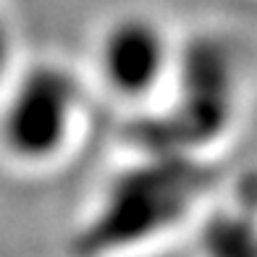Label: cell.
Returning a JSON list of instances; mask_svg holds the SVG:
<instances>
[{"label":"cell","instance_id":"cell-1","mask_svg":"<svg viewBox=\"0 0 257 257\" xmlns=\"http://www.w3.org/2000/svg\"><path fill=\"white\" fill-rule=\"evenodd\" d=\"M207 158L142 150L100 186L71 236L74 257H121L194 223L210 194Z\"/></svg>","mask_w":257,"mask_h":257},{"label":"cell","instance_id":"cell-2","mask_svg":"<svg viewBox=\"0 0 257 257\" xmlns=\"http://www.w3.org/2000/svg\"><path fill=\"white\" fill-rule=\"evenodd\" d=\"M89 84L53 55L24 58L0 87V160L21 173L58 168L87 123Z\"/></svg>","mask_w":257,"mask_h":257},{"label":"cell","instance_id":"cell-3","mask_svg":"<svg viewBox=\"0 0 257 257\" xmlns=\"http://www.w3.org/2000/svg\"><path fill=\"white\" fill-rule=\"evenodd\" d=\"M239 58L226 37L202 32L181 40L179 58L163 102V126L145 150L205 158L239 115Z\"/></svg>","mask_w":257,"mask_h":257},{"label":"cell","instance_id":"cell-4","mask_svg":"<svg viewBox=\"0 0 257 257\" xmlns=\"http://www.w3.org/2000/svg\"><path fill=\"white\" fill-rule=\"evenodd\" d=\"M181 40L147 11H121L105 21L92 48V76L115 102H158L171 84Z\"/></svg>","mask_w":257,"mask_h":257},{"label":"cell","instance_id":"cell-5","mask_svg":"<svg viewBox=\"0 0 257 257\" xmlns=\"http://www.w3.org/2000/svg\"><path fill=\"white\" fill-rule=\"evenodd\" d=\"M192 226L197 257H257V179L205 205Z\"/></svg>","mask_w":257,"mask_h":257},{"label":"cell","instance_id":"cell-6","mask_svg":"<svg viewBox=\"0 0 257 257\" xmlns=\"http://www.w3.org/2000/svg\"><path fill=\"white\" fill-rule=\"evenodd\" d=\"M21 48H19V34L14 32V24L0 14V87L11 79V74L21 66Z\"/></svg>","mask_w":257,"mask_h":257}]
</instances>
